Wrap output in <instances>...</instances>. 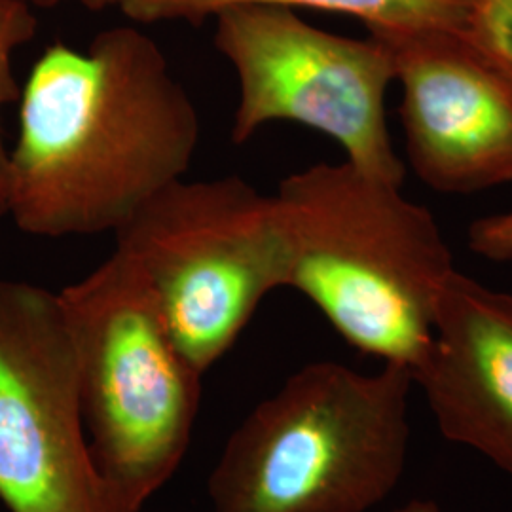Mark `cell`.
<instances>
[{
    "label": "cell",
    "mask_w": 512,
    "mask_h": 512,
    "mask_svg": "<svg viewBox=\"0 0 512 512\" xmlns=\"http://www.w3.org/2000/svg\"><path fill=\"white\" fill-rule=\"evenodd\" d=\"M469 249L492 262L512 260V211L476 219L467 230Z\"/></svg>",
    "instance_id": "cell-13"
},
{
    "label": "cell",
    "mask_w": 512,
    "mask_h": 512,
    "mask_svg": "<svg viewBox=\"0 0 512 512\" xmlns=\"http://www.w3.org/2000/svg\"><path fill=\"white\" fill-rule=\"evenodd\" d=\"M61 302L80 366L82 418L109 512H141L179 469L202 399L135 262L114 249Z\"/></svg>",
    "instance_id": "cell-4"
},
{
    "label": "cell",
    "mask_w": 512,
    "mask_h": 512,
    "mask_svg": "<svg viewBox=\"0 0 512 512\" xmlns=\"http://www.w3.org/2000/svg\"><path fill=\"white\" fill-rule=\"evenodd\" d=\"M19 99L0 219L37 238L116 234L184 179L200 141L194 101L129 25L99 33L88 52L46 48Z\"/></svg>",
    "instance_id": "cell-1"
},
{
    "label": "cell",
    "mask_w": 512,
    "mask_h": 512,
    "mask_svg": "<svg viewBox=\"0 0 512 512\" xmlns=\"http://www.w3.org/2000/svg\"><path fill=\"white\" fill-rule=\"evenodd\" d=\"M391 512H444L437 501L433 499H412L404 503L401 507L393 509Z\"/></svg>",
    "instance_id": "cell-14"
},
{
    "label": "cell",
    "mask_w": 512,
    "mask_h": 512,
    "mask_svg": "<svg viewBox=\"0 0 512 512\" xmlns=\"http://www.w3.org/2000/svg\"><path fill=\"white\" fill-rule=\"evenodd\" d=\"M114 236L202 374L236 344L260 302L289 281L279 203L238 175L169 184Z\"/></svg>",
    "instance_id": "cell-5"
},
{
    "label": "cell",
    "mask_w": 512,
    "mask_h": 512,
    "mask_svg": "<svg viewBox=\"0 0 512 512\" xmlns=\"http://www.w3.org/2000/svg\"><path fill=\"white\" fill-rule=\"evenodd\" d=\"M378 38L399 82L408 164L440 194L512 183V82L467 31L410 29Z\"/></svg>",
    "instance_id": "cell-8"
},
{
    "label": "cell",
    "mask_w": 512,
    "mask_h": 512,
    "mask_svg": "<svg viewBox=\"0 0 512 512\" xmlns=\"http://www.w3.org/2000/svg\"><path fill=\"white\" fill-rule=\"evenodd\" d=\"M467 35L512 82V0H476Z\"/></svg>",
    "instance_id": "cell-12"
},
{
    "label": "cell",
    "mask_w": 512,
    "mask_h": 512,
    "mask_svg": "<svg viewBox=\"0 0 512 512\" xmlns=\"http://www.w3.org/2000/svg\"><path fill=\"white\" fill-rule=\"evenodd\" d=\"M33 8H42V10H50V8H55V6H59L61 2H65V0H27Z\"/></svg>",
    "instance_id": "cell-16"
},
{
    "label": "cell",
    "mask_w": 512,
    "mask_h": 512,
    "mask_svg": "<svg viewBox=\"0 0 512 512\" xmlns=\"http://www.w3.org/2000/svg\"><path fill=\"white\" fill-rule=\"evenodd\" d=\"M412 376L444 439L482 454L512 480V293L456 270Z\"/></svg>",
    "instance_id": "cell-9"
},
{
    "label": "cell",
    "mask_w": 512,
    "mask_h": 512,
    "mask_svg": "<svg viewBox=\"0 0 512 512\" xmlns=\"http://www.w3.org/2000/svg\"><path fill=\"white\" fill-rule=\"evenodd\" d=\"M215 19V46L238 74L236 145L264 124L296 122L329 135L366 175L403 186L406 169L385 116L395 82L385 44L327 33L277 4H238Z\"/></svg>",
    "instance_id": "cell-6"
},
{
    "label": "cell",
    "mask_w": 512,
    "mask_h": 512,
    "mask_svg": "<svg viewBox=\"0 0 512 512\" xmlns=\"http://www.w3.org/2000/svg\"><path fill=\"white\" fill-rule=\"evenodd\" d=\"M476 0H124L126 18L137 23L188 21L202 23L238 4H277L348 14L359 19L368 35L410 29L467 31Z\"/></svg>",
    "instance_id": "cell-10"
},
{
    "label": "cell",
    "mask_w": 512,
    "mask_h": 512,
    "mask_svg": "<svg viewBox=\"0 0 512 512\" xmlns=\"http://www.w3.org/2000/svg\"><path fill=\"white\" fill-rule=\"evenodd\" d=\"M37 29V16L27 0H0V112L21 97V88L14 74V54L35 38ZM6 164L8 150L4 147L0 126V184Z\"/></svg>",
    "instance_id": "cell-11"
},
{
    "label": "cell",
    "mask_w": 512,
    "mask_h": 512,
    "mask_svg": "<svg viewBox=\"0 0 512 512\" xmlns=\"http://www.w3.org/2000/svg\"><path fill=\"white\" fill-rule=\"evenodd\" d=\"M401 188L344 160L285 177L274 196L291 251L287 287L351 348L414 370L456 264L433 213Z\"/></svg>",
    "instance_id": "cell-2"
},
{
    "label": "cell",
    "mask_w": 512,
    "mask_h": 512,
    "mask_svg": "<svg viewBox=\"0 0 512 512\" xmlns=\"http://www.w3.org/2000/svg\"><path fill=\"white\" fill-rule=\"evenodd\" d=\"M88 10H92V12H103V10H107V8H112V6H118L120 8V4L124 2V0H80Z\"/></svg>",
    "instance_id": "cell-15"
},
{
    "label": "cell",
    "mask_w": 512,
    "mask_h": 512,
    "mask_svg": "<svg viewBox=\"0 0 512 512\" xmlns=\"http://www.w3.org/2000/svg\"><path fill=\"white\" fill-rule=\"evenodd\" d=\"M0 501L10 512H109L59 293L0 279Z\"/></svg>",
    "instance_id": "cell-7"
},
{
    "label": "cell",
    "mask_w": 512,
    "mask_h": 512,
    "mask_svg": "<svg viewBox=\"0 0 512 512\" xmlns=\"http://www.w3.org/2000/svg\"><path fill=\"white\" fill-rule=\"evenodd\" d=\"M408 366L300 368L256 404L207 480L213 512H368L401 484L412 440Z\"/></svg>",
    "instance_id": "cell-3"
}]
</instances>
